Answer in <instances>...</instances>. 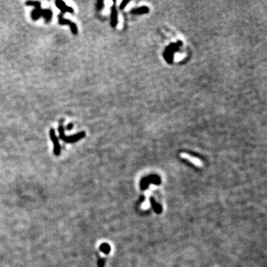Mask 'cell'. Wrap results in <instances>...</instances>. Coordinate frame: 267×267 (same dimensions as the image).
<instances>
[{"label": "cell", "instance_id": "cell-1", "mask_svg": "<svg viewBox=\"0 0 267 267\" xmlns=\"http://www.w3.org/2000/svg\"><path fill=\"white\" fill-rule=\"evenodd\" d=\"M59 138L62 140L65 141L68 143H73V142H77L81 139H82L85 136V133L84 131H81V132L76 134L72 135V136H66L64 132V129L63 125H60L59 126Z\"/></svg>", "mask_w": 267, "mask_h": 267}, {"label": "cell", "instance_id": "cell-2", "mask_svg": "<svg viewBox=\"0 0 267 267\" xmlns=\"http://www.w3.org/2000/svg\"><path fill=\"white\" fill-rule=\"evenodd\" d=\"M50 137L54 144V155L56 156H59L60 155V152H61V148H60V145L59 142V140H58V137H56L55 131H54L53 129H51L50 130Z\"/></svg>", "mask_w": 267, "mask_h": 267}, {"label": "cell", "instance_id": "cell-3", "mask_svg": "<svg viewBox=\"0 0 267 267\" xmlns=\"http://www.w3.org/2000/svg\"><path fill=\"white\" fill-rule=\"evenodd\" d=\"M58 21H59L60 25H68L70 26L71 32H72L74 34H77L78 33L77 26L76 25V24H75L74 22H71L70 20H66V19H64L62 14H59V16H58Z\"/></svg>", "mask_w": 267, "mask_h": 267}, {"label": "cell", "instance_id": "cell-4", "mask_svg": "<svg viewBox=\"0 0 267 267\" xmlns=\"http://www.w3.org/2000/svg\"><path fill=\"white\" fill-rule=\"evenodd\" d=\"M56 7H57L63 13L68 12L70 13V14H74V9H73L72 7L68 6L63 1H61V0H56Z\"/></svg>", "mask_w": 267, "mask_h": 267}, {"label": "cell", "instance_id": "cell-5", "mask_svg": "<svg viewBox=\"0 0 267 267\" xmlns=\"http://www.w3.org/2000/svg\"><path fill=\"white\" fill-rule=\"evenodd\" d=\"M180 156H181L182 158L188 160L191 162V163H193V164L197 165V166H200V165H203V163L200 160H199L198 158H197V157H192V156L189 155V154L181 153L180 154Z\"/></svg>", "mask_w": 267, "mask_h": 267}, {"label": "cell", "instance_id": "cell-6", "mask_svg": "<svg viewBox=\"0 0 267 267\" xmlns=\"http://www.w3.org/2000/svg\"><path fill=\"white\" fill-rule=\"evenodd\" d=\"M43 14V9H41V6L38 7H35V9L32 11L31 16L33 20H39L40 16H42Z\"/></svg>", "mask_w": 267, "mask_h": 267}, {"label": "cell", "instance_id": "cell-7", "mask_svg": "<svg viewBox=\"0 0 267 267\" xmlns=\"http://www.w3.org/2000/svg\"><path fill=\"white\" fill-rule=\"evenodd\" d=\"M42 16H44L45 19H46V22H50V19H51V16H52L51 11L50 10H44V9H43Z\"/></svg>", "mask_w": 267, "mask_h": 267}, {"label": "cell", "instance_id": "cell-8", "mask_svg": "<svg viewBox=\"0 0 267 267\" xmlns=\"http://www.w3.org/2000/svg\"><path fill=\"white\" fill-rule=\"evenodd\" d=\"M26 5H29V6H33L34 7H38L39 6H41V4L39 2H35V1L26 2Z\"/></svg>", "mask_w": 267, "mask_h": 267}, {"label": "cell", "instance_id": "cell-9", "mask_svg": "<svg viewBox=\"0 0 267 267\" xmlns=\"http://www.w3.org/2000/svg\"><path fill=\"white\" fill-rule=\"evenodd\" d=\"M109 246L108 245H107V244H103L102 246H100V250L101 251H103V252L105 253H108L109 252Z\"/></svg>", "mask_w": 267, "mask_h": 267}, {"label": "cell", "instance_id": "cell-10", "mask_svg": "<svg viewBox=\"0 0 267 267\" xmlns=\"http://www.w3.org/2000/svg\"><path fill=\"white\" fill-rule=\"evenodd\" d=\"M73 126H74V125H73V123H69L67 126V129L70 130V129H73Z\"/></svg>", "mask_w": 267, "mask_h": 267}]
</instances>
